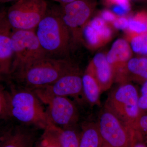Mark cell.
<instances>
[{"mask_svg":"<svg viewBox=\"0 0 147 147\" xmlns=\"http://www.w3.org/2000/svg\"><path fill=\"white\" fill-rule=\"evenodd\" d=\"M76 71L71 62L65 59L46 57L19 66L10 74L13 73L18 82L34 90L49 86L64 75Z\"/></svg>","mask_w":147,"mask_h":147,"instance_id":"1","label":"cell"},{"mask_svg":"<svg viewBox=\"0 0 147 147\" xmlns=\"http://www.w3.org/2000/svg\"><path fill=\"white\" fill-rule=\"evenodd\" d=\"M34 31L48 57H61L68 52L70 32L61 17L58 6L50 7L48 5L45 15Z\"/></svg>","mask_w":147,"mask_h":147,"instance_id":"2","label":"cell"},{"mask_svg":"<svg viewBox=\"0 0 147 147\" xmlns=\"http://www.w3.org/2000/svg\"><path fill=\"white\" fill-rule=\"evenodd\" d=\"M8 95L9 115L44 130L55 125L34 92L21 90Z\"/></svg>","mask_w":147,"mask_h":147,"instance_id":"3","label":"cell"},{"mask_svg":"<svg viewBox=\"0 0 147 147\" xmlns=\"http://www.w3.org/2000/svg\"><path fill=\"white\" fill-rule=\"evenodd\" d=\"M48 7L45 0H17L6 11L7 18L13 30H34Z\"/></svg>","mask_w":147,"mask_h":147,"instance_id":"4","label":"cell"},{"mask_svg":"<svg viewBox=\"0 0 147 147\" xmlns=\"http://www.w3.org/2000/svg\"><path fill=\"white\" fill-rule=\"evenodd\" d=\"M11 42L13 52L11 71L19 66L47 57L34 30H13Z\"/></svg>","mask_w":147,"mask_h":147,"instance_id":"5","label":"cell"},{"mask_svg":"<svg viewBox=\"0 0 147 147\" xmlns=\"http://www.w3.org/2000/svg\"><path fill=\"white\" fill-rule=\"evenodd\" d=\"M138 93L134 86L125 84L113 92L108 98L106 108L126 126L139 115Z\"/></svg>","mask_w":147,"mask_h":147,"instance_id":"6","label":"cell"},{"mask_svg":"<svg viewBox=\"0 0 147 147\" xmlns=\"http://www.w3.org/2000/svg\"><path fill=\"white\" fill-rule=\"evenodd\" d=\"M96 5V0H76L58 6L61 17L74 40L81 39L82 30L90 18Z\"/></svg>","mask_w":147,"mask_h":147,"instance_id":"7","label":"cell"},{"mask_svg":"<svg viewBox=\"0 0 147 147\" xmlns=\"http://www.w3.org/2000/svg\"><path fill=\"white\" fill-rule=\"evenodd\" d=\"M101 140L110 147H129L131 130L110 110L105 108L97 125Z\"/></svg>","mask_w":147,"mask_h":147,"instance_id":"8","label":"cell"},{"mask_svg":"<svg viewBox=\"0 0 147 147\" xmlns=\"http://www.w3.org/2000/svg\"><path fill=\"white\" fill-rule=\"evenodd\" d=\"M34 91L42 103L47 105V113L55 125L67 127L75 122L78 116L77 111L71 100L66 97Z\"/></svg>","mask_w":147,"mask_h":147,"instance_id":"9","label":"cell"},{"mask_svg":"<svg viewBox=\"0 0 147 147\" xmlns=\"http://www.w3.org/2000/svg\"><path fill=\"white\" fill-rule=\"evenodd\" d=\"M34 90L50 95L76 96L83 92L82 79L77 71L72 72L64 75L49 86Z\"/></svg>","mask_w":147,"mask_h":147,"instance_id":"10","label":"cell"},{"mask_svg":"<svg viewBox=\"0 0 147 147\" xmlns=\"http://www.w3.org/2000/svg\"><path fill=\"white\" fill-rule=\"evenodd\" d=\"M13 29L9 23L6 11L0 14V76L10 74L13 62L11 36Z\"/></svg>","mask_w":147,"mask_h":147,"instance_id":"11","label":"cell"},{"mask_svg":"<svg viewBox=\"0 0 147 147\" xmlns=\"http://www.w3.org/2000/svg\"><path fill=\"white\" fill-rule=\"evenodd\" d=\"M88 73L94 77L100 90L108 89L113 81V70L103 53H98L88 67Z\"/></svg>","mask_w":147,"mask_h":147,"instance_id":"12","label":"cell"},{"mask_svg":"<svg viewBox=\"0 0 147 147\" xmlns=\"http://www.w3.org/2000/svg\"><path fill=\"white\" fill-rule=\"evenodd\" d=\"M131 56V47L125 40L119 38L113 43L106 56L113 70L123 67Z\"/></svg>","mask_w":147,"mask_h":147,"instance_id":"13","label":"cell"},{"mask_svg":"<svg viewBox=\"0 0 147 147\" xmlns=\"http://www.w3.org/2000/svg\"><path fill=\"white\" fill-rule=\"evenodd\" d=\"M34 140L31 132L16 129L0 137V147H32Z\"/></svg>","mask_w":147,"mask_h":147,"instance_id":"14","label":"cell"},{"mask_svg":"<svg viewBox=\"0 0 147 147\" xmlns=\"http://www.w3.org/2000/svg\"><path fill=\"white\" fill-rule=\"evenodd\" d=\"M83 91L90 102L95 103L98 101L100 96V87L96 79L90 74L87 72L82 77Z\"/></svg>","mask_w":147,"mask_h":147,"instance_id":"15","label":"cell"},{"mask_svg":"<svg viewBox=\"0 0 147 147\" xmlns=\"http://www.w3.org/2000/svg\"><path fill=\"white\" fill-rule=\"evenodd\" d=\"M100 142L97 125H89L84 127L80 135L79 147H100Z\"/></svg>","mask_w":147,"mask_h":147,"instance_id":"16","label":"cell"},{"mask_svg":"<svg viewBox=\"0 0 147 147\" xmlns=\"http://www.w3.org/2000/svg\"><path fill=\"white\" fill-rule=\"evenodd\" d=\"M60 127L54 125L44 130L36 147H62L60 139Z\"/></svg>","mask_w":147,"mask_h":147,"instance_id":"17","label":"cell"},{"mask_svg":"<svg viewBox=\"0 0 147 147\" xmlns=\"http://www.w3.org/2000/svg\"><path fill=\"white\" fill-rule=\"evenodd\" d=\"M129 72L147 79V58H134L130 59L126 63Z\"/></svg>","mask_w":147,"mask_h":147,"instance_id":"18","label":"cell"},{"mask_svg":"<svg viewBox=\"0 0 147 147\" xmlns=\"http://www.w3.org/2000/svg\"><path fill=\"white\" fill-rule=\"evenodd\" d=\"M80 135L71 128L60 129L59 136L62 147H79Z\"/></svg>","mask_w":147,"mask_h":147,"instance_id":"19","label":"cell"},{"mask_svg":"<svg viewBox=\"0 0 147 147\" xmlns=\"http://www.w3.org/2000/svg\"><path fill=\"white\" fill-rule=\"evenodd\" d=\"M89 24L97 32L103 43L108 42L111 39L112 30L101 17H95Z\"/></svg>","mask_w":147,"mask_h":147,"instance_id":"20","label":"cell"},{"mask_svg":"<svg viewBox=\"0 0 147 147\" xmlns=\"http://www.w3.org/2000/svg\"><path fill=\"white\" fill-rule=\"evenodd\" d=\"M83 38L87 45L92 48H96L103 44L97 32L89 24L84 26L82 32L81 38Z\"/></svg>","mask_w":147,"mask_h":147,"instance_id":"21","label":"cell"},{"mask_svg":"<svg viewBox=\"0 0 147 147\" xmlns=\"http://www.w3.org/2000/svg\"><path fill=\"white\" fill-rule=\"evenodd\" d=\"M128 29L130 31L139 34L147 33V15L138 13L129 19Z\"/></svg>","mask_w":147,"mask_h":147,"instance_id":"22","label":"cell"},{"mask_svg":"<svg viewBox=\"0 0 147 147\" xmlns=\"http://www.w3.org/2000/svg\"><path fill=\"white\" fill-rule=\"evenodd\" d=\"M131 47L134 53L147 55V33L134 36L131 40Z\"/></svg>","mask_w":147,"mask_h":147,"instance_id":"23","label":"cell"},{"mask_svg":"<svg viewBox=\"0 0 147 147\" xmlns=\"http://www.w3.org/2000/svg\"><path fill=\"white\" fill-rule=\"evenodd\" d=\"M9 115V95L0 86V118Z\"/></svg>","mask_w":147,"mask_h":147,"instance_id":"24","label":"cell"},{"mask_svg":"<svg viewBox=\"0 0 147 147\" xmlns=\"http://www.w3.org/2000/svg\"><path fill=\"white\" fill-rule=\"evenodd\" d=\"M128 19L123 16L118 17L113 22V25L115 28L120 30H124L128 28Z\"/></svg>","mask_w":147,"mask_h":147,"instance_id":"25","label":"cell"},{"mask_svg":"<svg viewBox=\"0 0 147 147\" xmlns=\"http://www.w3.org/2000/svg\"><path fill=\"white\" fill-rule=\"evenodd\" d=\"M108 2L114 5V6H119L127 13L130 10V5L128 0H107Z\"/></svg>","mask_w":147,"mask_h":147,"instance_id":"26","label":"cell"},{"mask_svg":"<svg viewBox=\"0 0 147 147\" xmlns=\"http://www.w3.org/2000/svg\"><path fill=\"white\" fill-rule=\"evenodd\" d=\"M129 147H147L143 142L141 137L138 136L136 133L131 131V140Z\"/></svg>","mask_w":147,"mask_h":147,"instance_id":"27","label":"cell"},{"mask_svg":"<svg viewBox=\"0 0 147 147\" xmlns=\"http://www.w3.org/2000/svg\"><path fill=\"white\" fill-rule=\"evenodd\" d=\"M101 18L105 22L113 23L117 17L112 11L108 10H104L101 12Z\"/></svg>","mask_w":147,"mask_h":147,"instance_id":"28","label":"cell"},{"mask_svg":"<svg viewBox=\"0 0 147 147\" xmlns=\"http://www.w3.org/2000/svg\"><path fill=\"white\" fill-rule=\"evenodd\" d=\"M138 106L139 109L144 110H147V95H142V96L139 98Z\"/></svg>","mask_w":147,"mask_h":147,"instance_id":"29","label":"cell"},{"mask_svg":"<svg viewBox=\"0 0 147 147\" xmlns=\"http://www.w3.org/2000/svg\"><path fill=\"white\" fill-rule=\"evenodd\" d=\"M140 127L145 132H147V115L142 116L139 121Z\"/></svg>","mask_w":147,"mask_h":147,"instance_id":"30","label":"cell"},{"mask_svg":"<svg viewBox=\"0 0 147 147\" xmlns=\"http://www.w3.org/2000/svg\"><path fill=\"white\" fill-rule=\"evenodd\" d=\"M142 95H147V81L144 83L141 88Z\"/></svg>","mask_w":147,"mask_h":147,"instance_id":"31","label":"cell"},{"mask_svg":"<svg viewBox=\"0 0 147 147\" xmlns=\"http://www.w3.org/2000/svg\"><path fill=\"white\" fill-rule=\"evenodd\" d=\"M54 1L57 2L60 4V5H64L68 3L72 2L76 0H53Z\"/></svg>","mask_w":147,"mask_h":147,"instance_id":"32","label":"cell"},{"mask_svg":"<svg viewBox=\"0 0 147 147\" xmlns=\"http://www.w3.org/2000/svg\"><path fill=\"white\" fill-rule=\"evenodd\" d=\"M100 147H110L109 146H108L107 144H105V142H103L101 139V142H100Z\"/></svg>","mask_w":147,"mask_h":147,"instance_id":"33","label":"cell"},{"mask_svg":"<svg viewBox=\"0 0 147 147\" xmlns=\"http://www.w3.org/2000/svg\"><path fill=\"white\" fill-rule=\"evenodd\" d=\"M17 0H3V3L9 2L11 1H16Z\"/></svg>","mask_w":147,"mask_h":147,"instance_id":"34","label":"cell"},{"mask_svg":"<svg viewBox=\"0 0 147 147\" xmlns=\"http://www.w3.org/2000/svg\"><path fill=\"white\" fill-rule=\"evenodd\" d=\"M0 3H3V0H0Z\"/></svg>","mask_w":147,"mask_h":147,"instance_id":"35","label":"cell"},{"mask_svg":"<svg viewBox=\"0 0 147 147\" xmlns=\"http://www.w3.org/2000/svg\"><path fill=\"white\" fill-rule=\"evenodd\" d=\"M146 134H147V132H146Z\"/></svg>","mask_w":147,"mask_h":147,"instance_id":"36","label":"cell"},{"mask_svg":"<svg viewBox=\"0 0 147 147\" xmlns=\"http://www.w3.org/2000/svg\"><path fill=\"white\" fill-rule=\"evenodd\" d=\"M1 11H0V14H1Z\"/></svg>","mask_w":147,"mask_h":147,"instance_id":"37","label":"cell"}]
</instances>
